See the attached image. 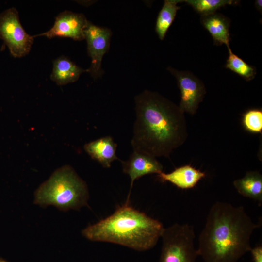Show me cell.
<instances>
[{
  "label": "cell",
  "instance_id": "6da1fadb",
  "mask_svg": "<svg viewBox=\"0 0 262 262\" xmlns=\"http://www.w3.org/2000/svg\"><path fill=\"white\" fill-rule=\"evenodd\" d=\"M136 119L131 145L133 151L168 157L186 141L184 113L157 92L145 90L135 97Z\"/></svg>",
  "mask_w": 262,
  "mask_h": 262
},
{
  "label": "cell",
  "instance_id": "7a4b0ae2",
  "mask_svg": "<svg viewBox=\"0 0 262 262\" xmlns=\"http://www.w3.org/2000/svg\"><path fill=\"white\" fill-rule=\"evenodd\" d=\"M259 227L243 206L217 201L199 235L198 256L205 262H237L250 251V237Z\"/></svg>",
  "mask_w": 262,
  "mask_h": 262
},
{
  "label": "cell",
  "instance_id": "3957f363",
  "mask_svg": "<svg viewBox=\"0 0 262 262\" xmlns=\"http://www.w3.org/2000/svg\"><path fill=\"white\" fill-rule=\"evenodd\" d=\"M164 228L160 221L133 208L127 201L111 215L83 229L82 234L92 241L111 243L143 251L155 246Z\"/></svg>",
  "mask_w": 262,
  "mask_h": 262
},
{
  "label": "cell",
  "instance_id": "277c9868",
  "mask_svg": "<svg viewBox=\"0 0 262 262\" xmlns=\"http://www.w3.org/2000/svg\"><path fill=\"white\" fill-rule=\"evenodd\" d=\"M89 198L86 182L72 167L66 165L55 170L37 188L33 202L42 207L51 205L66 211L87 206Z\"/></svg>",
  "mask_w": 262,
  "mask_h": 262
},
{
  "label": "cell",
  "instance_id": "5b68a950",
  "mask_svg": "<svg viewBox=\"0 0 262 262\" xmlns=\"http://www.w3.org/2000/svg\"><path fill=\"white\" fill-rule=\"evenodd\" d=\"M159 262H195L198 256L195 247L193 226L175 223L164 228Z\"/></svg>",
  "mask_w": 262,
  "mask_h": 262
},
{
  "label": "cell",
  "instance_id": "8992f818",
  "mask_svg": "<svg viewBox=\"0 0 262 262\" xmlns=\"http://www.w3.org/2000/svg\"><path fill=\"white\" fill-rule=\"evenodd\" d=\"M20 23L17 10L8 8L0 15V38L8 47L11 54L20 58L29 53L34 41Z\"/></svg>",
  "mask_w": 262,
  "mask_h": 262
},
{
  "label": "cell",
  "instance_id": "52a82bcc",
  "mask_svg": "<svg viewBox=\"0 0 262 262\" xmlns=\"http://www.w3.org/2000/svg\"><path fill=\"white\" fill-rule=\"evenodd\" d=\"M167 70L176 78L181 94L179 105L184 112L194 115L206 93L202 81L192 72L169 67Z\"/></svg>",
  "mask_w": 262,
  "mask_h": 262
},
{
  "label": "cell",
  "instance_id": "ba28073f",
  "mask_svg": "<svg viewBox=\"0 0 262 262\" xmlns=\"http://www.w3.org/2000/svg\"><path fill=\"white\" fill-rule=\"evenodd\" d=\"M84 33L88 54L91 59V65L87 72L94 79H97L103 73L101 62L109 49L112 32L109 29L96 26L89 21Z\"/></svg>",
  "mask_w": 262,
  "mask_h": 262
},
{
  "label": "cell",
  "instance_id": "9c48e42d",
  "mask_svg": "<svg viewBox=\"0 0 262 262\" xmlns=\"http://www.w3.org/2000/svg\"><path fill=\"white\" fill-rule=\"evenodd\" d=\"M88 22L83 14L66 10L56 16L54 23L49 30L34 37H66L82 41L85 39L84 31Z\"/></svg>",
  "mask_w": 262,
  "mask_h": 262
},
{
  "label": "cell",
  "instance_id": "30bf717a",
  "mask_svg": "<svg viewBox=\"0 0 262 262\" xmlns=\"http://www.w3.org/2000/svg\"><path fill=\"white\" fill-rule=\"evenodd\" d=\"M122 163L123 172L131 179L130 191L127 200H129L131 188L134 181L147 174H159L163 172V166L155 157L133 151L126 161L120 160Z\"/></svg>",
  "mask_w": 262,
  "mask_h": 262
},
{
  "label": "cell",
  "instance_id": "8fae6325",
  "mask_svg": "<svg viewBox=\"0 0 262 262\" xmlns=\"http://www.w3.org/2000/svg\"><path fill=\"white\" fill-rule=\"evenodd\" d=\"M116 144L109 136L91 141L84 146L87 153L105 168H109L114 161L120 160L116 156Z\"/></svg>",
  "mask_w": 262,
  "mask_h": 262
},
{
  "label": "cell",
  "instance_id": "7c38bea8",
  "mask_svg": "<svg viewBox=\"0 0 262 262\" xmlns=\"http://www.w3.org/2000/svg\"><path fill=\"white\" fill-rule=\"evenodd\" d=\"M157 175L162 182H169L181 189L194 187L206 176L204 172L188 164L177 168L170 173L163 172Z\"/></svg>",
  "mask_w": 262,
  "mask_h": 262
},
{
  "label": "cell",
  "instance_id": "4fadbf2b",
  "mask_svg": "<svg viewBox=\"0 0 262 262\" xmlns=\"http://www.w3.org/2000/svg\"><path fill=\"white\" fill-rule=\"evenodd\" d=\"M200 22L211 35L214 45L225 44L227 47L229 46L230 20L229 18L215 12L201 16Z\"/></svg>",
  "mask_w": 262,
  "mask_h": 262
},
{
  "label": "cell",
  "instance_id": "5bb4252c",
  "mask_svg": "<svg viewBox=\"0 0 262 262\" xmlns=\"http://www.w3.org/2000/svg\"><path fill=\"white\" fill-rule=\"evenodd\" d=\"M87 69L76 65L65 56H60L53 62L51 79L58 85H65L78 80L80 75Z\"/></svg>",
  "mask_w": 262,
  "mask_h": 262
},
{
  "label": "cell",
  "instance_id": "9a60e30c",
  "mask_svg": "<svg viewBox=\"0 0 262 262\" xmlns=\"http://www.w3.org/2000/svg\"><path fill=\"white\" fill-rule=\"evenodd\" d=\"M238 192L244 196L262 203V175L257 171H247L242 178L233 181Z\"/></svg>",
  "mask_w": 262,
  "mask_h": 262
},
{
  "label": "cell",
  "instance_id": "2e32d148",
  "mask_svg": "<svg viewBox=\"0 0 262 262\" xmlns=\"http://www.w3.org/2000/svg\"><path fill=\"white\" fill-rule=\"evenodd\" d=\"M182 0H165L159 13L156 22L155 31L160 39L163 40L173 22L178 10L180 7L177 5Z\"/></svg>",
  "mask_w": 262,
  "mask_h": 262
},
{
  "label": "cell",
  "instance_id": "e0dca14e",
  "mask_svg": "<svg viewBox=\"0 0 262 262\" xmlns=\"http://www.w3.org/2000/svg\"><path fill=\"white\" fill-rule=\"evenodd\" d=\"M229 56L226 61L225 67L236 73L246 81L253 80L256 74V68L246 63L242 58L233 53L230 48L227 47Z\"/></svg>",
  "mask_w": 262,
  "mask_h": 262
},
{
  "label": "cell",
  "instance_id": "ac0fdd59",
  "mask_svg": "<svg viewBox=\"0 0 262 262\" xmlns=\"http://www.w3.org/2000/svg\"><path fill=\"white\" fill-rule=\"evenodd\" d=\"M239 1L233 0H182V2L191 6L201 16L215 13L227 5L237 4Z\"/></svg>",
  "mask_w": 262,
  "mask_h": 262
},
{
  "label": "cell",
  "instance_id": "d6986e66",
  "mask_svg": "<svg viewBox=\"0 0 262 262\" xmlns=\"http://www.w3.org/2000/svg\"><path fill=\"white\" fill-rule=\"evenodd\" d=\"M243 124L247 131L253 133L261 132L262 130V111L260 109H251L243 115Z\"/></svg>",
  "mask_w": 262,
  "mask_h": 262
},
{
  "label": "cell",
  "instance_id": "ffe728a7",
  "mask_svg": "<svg viewBox=\"0 0 262 262\" xmlns=\"http://www.w3.org/2000/svg\"><path fill=\"white\" fill-rule=\"evenodd\" d=\"M254 262H262V246L259 245L251 248L250 251Z\"/></svg>",
  "mask_w": 262,
  "mask_h": 262
},
{
  "label": "cell",
  "instance_id": "44dd1931",
  "mask_svg": "<svg viewBox=\"0 0 262 262\" xmlns=\"http://www.w3.org/2000/svg\"><path fill=\"white\" fill-rule=\"evenodd\" d=\"M255 6L257 10L259 11L262 14V0H256L255 1Z\"/></svg>",
  "mask_w": 262,
  "mask_h": 262
},
{
  "label": "cell",
  "instance_id": "7402d4cb",
  "mask_svg": "<svg viewBox=\"0 0 262 262\" xmlns=\"http://www.w3.org/2000/svg\"><path fill=\"white\" fill-rule=\"evenodd\" d=\"M0 262H9L3 258L0 257Z\"/></svg>",
  "mask_w": 262,
  "mask_h": 262
}]
</instances>
